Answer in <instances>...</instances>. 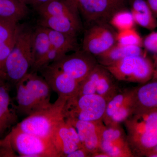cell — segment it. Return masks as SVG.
<instances>
[{
	"instance_id": "cell-11",
	"label": "cell",
	"mask_w": 157,
	"mask_h": 157,
	"mask_svg": "<svg viewBox=\"0 0 157 157\" xmlns=\"http://www.w3.org/2000/svg\"><path fill=\"white\" fill-rule=\"evenodd\" d=\"M116 42V34L106 24L94 25L85 34L82 49L97 56L106 52Z\"/></svg>"
},
{
	"instance_id": "cell-6",
	"label": "cell",
	"mask_w": 157,
	"mask_h": 157,
	"mask_svg": "<svg viewBox=\"0 0 157 157\" xmlns=\"http://www.w3.org/2000/svg\"><path fill=\"white\" fill-rule=\"evenodd\" d=\"M107 101L97 94L75 95L67 100L63 108L65 119L103 121Z\"/></svg>"
},
{
	"instance_id": "cell-39",
	"label": "cell",
	"mask_w": 157,
	"mask_h": 157,
	"mask_svg": "<svg viewBox=\"0 0 157 157\" xmlns=\"http://www.w3.org/2000/svg\"><path fill=\"white\" fill-rule=\"evenodd\" d=\"M156 56H157V55H156Z\"/></svg>"
},
{
	"instance_id": "cell-18",
	"label": "cell",
	"mask_w": 157,
	"mask_h": 157,
	"mask_svg": "<svg viewBox=\"0 0 157 157\" xmlns=\"http://www.w3.org/2000/svg\"><path fill=\"white\" fill-rule=\"evenodd\" d=\"M143 55L145 54L141 47L117 43L104 53L96 56V59L100 64L106 67L127 57Z\"/></svg>"
},
{
	"instance_id": "cell-12",
	"label": "cell",
	"mask_w": 157,
	"mask_h": 157,
	"mask_svg": "<svg viewBox=\"0 0 157 157\" xmlns=\"http://www.w3.org/2000/svg\"><path fill=\"white\" fill-rule=\"evenodd\" d=\"M39 72L58 97L68 100L78 92L79 82L70 75L49 64Z\"/></svg>"
},
{
	"instance_id": "cell-23",
	"label": "cell",
	"mask_w": 157,
	"mask_h": 157,
	"mask_svg": "<svg viewBox=\"0 0 157 157\" xmlns=\"http://www.w3.org/2000/svg\"><path fill=\"white\" fill-rule=\"evenodd\" d=\"M34 9L40 17L68 16L79 17L62 0H49Z\"/></svg>"
},
{
	"instance_id": "cell-4",
	"label": "cell",
	"mask_w": 157,
	"mask_h": 157,
	"mask_svg": "<svg viewBox=\"0 0 157 157\" xmlns=\"http://www.w3.org/2000/svg\"><path fill=\"white\" fill-rule=\"evenodd\" d=\"M67 101L58 97L53 104L28 116L14 128L31 135L50 138L54 130L65 120L63 108Z\"/></svg>"
},
{
	"instance_id": "cell-33",
	"label": "cell",
	"mask_w": 157,
	"mask_h": 157,
	"mask_svg": "<svg viewBox=\"0 0 157 157\" xmlns=\"http://www.w3.org/2000/svg\"><path fill=\"white\" fill-rule=\"evenodd\" d=\"M27 5H31L34 8L44 4L49 0H23Z\"/></svg>"
},
{
	"instance_id": "cell-35",
	"label": "cell",
	"mask_w": 157,
	"mask_h": 157,
	"mask_svg": "<svg viewBox=\"0 0 157 157\" xmlns=\"http://www.w3.org/2000/svg\"><path fill=\"white\" fill-rule=\"evenodd\" d=\"M154 70L153 76L152 79H157V56L156 55L154 56Z\"/></svg>"
},
{
	"instance_id": "cell-34",
	"label": "cell",
	"mask_w": 157,
	"mask_h": 157,
	"mask_svg": "<svg viewBox=\"0 0 157 157\" xmlns=\"http://www.w3.org/2000/svg\"><path fill=\"white\" fill-rule=\"evenodd\" d=\"M155 17H157V0H146Z\"/></svg>"
},
{
	"instance_id": "cell-2",
	"label": "cell",
	"mask_w": 157,
	"mask_h": 157,
	"mask_svg": "<svg viewBox=\"0 0 157 157\" xmlns=\"http://www.w3.org/2000/svg\"><path fill=\"white\" fill-rule=\"evenodd\" d=\"M17 110L29 116L46 108L50 102L52 90L37 72H29L16 85Z\"/></svg>"
},
{
	"instance_id": "cell-28",
	"label": "cell",
	"mask_w": 157,
	"mask_h": 157,
	"mask_svg": "<svg viewBox=\"0 0 157 157\" xmlns=\"http://www.w3.org/2000/svg\"><path fill=\"white\" fill-rule=\"evenodd\" d=\"M136 110V106L134 93L133 95L120 107L117 112L112 117L107 126L120 125L121 123L124 122L133 115Z\"/></svg>"
},
{
	"instance_id": "cell-16",
	"label": "cell",
	"mask_w": 157,
	"mask_h": 157,
	"mask_svg": "<svg viewBox=\"0 0 157 157\" xmlns=\"http://www.w3.org/2000/svg\"><path fill=\"white\" fill-rule=\"evenodd\" d=\"M39 25L43 27L77 37L81 30L80 18L68 16L40 17Z\"/></svg>"
},
{
	"instance_id": "cell-8",
	"label": "cell",
	"mask_w": 157,
	"mask_h": 157,
	"mask_svg": "<svg viewBox=\"0 0 157 157\" xmlns=\"http://www.w3.org/2000/svg\"><path fill=\"white\" fill-rule=\"evenodd\" d=\"M6 139L20 157H60L50 138L31 135L14 128Z\"/></svg>"
},
{
	"instance_id": "cell-37",
	"label": "cell",
	"mask_w": 157,
	"mask_h": 157,
	"mask_svg": "<svg viewBox=\"0 0 157 157\" xmlns=\"http://www.w3.org/2000/svg\"><path fill=\"white\" fill-rule=\"evenodd\" d=\"M146 157H157V145L146 155Z\"/></svg>"
},
{
	"instance_id": "cell-36",
	"label": "cell",
	"mask_w": 157,
	"mask_h": 157,
	"mask_svg": "<svg viewBox=\"0 0 157 157\" xmlns=\"http://www.w3.org/2000/svg\"><path fill=\"white\" fill-rule=\"evenodd\" d=\"M91 157H109V156L104 152L100 150L99 151L96 152L94 153L92 155Z\"/></svg>"
},
{
	"instance_id": "cell-9",
	"label": "cell",
	"mask_w": 157,
	"mask_h": 157,
	"mask_svg": "<svg viewBox=\"0 0 157 157\" xmlns=\"http://www.w3.org/2000/svg\"><path fill=\"white\" fill-rule=\"evenodd\" d=\"M114 78L107 68L98 64L79 82L76 95L97 94L104 98L107 102L119 91Z\"/></svg>"
},
{
	"instance_id": "cell-17",
	"label": "cell",
	"mask_w": 157,
	"mask_h": 157,
	"mask_svg": "<svg viewBox=\"0 0 157 157\" xmlns=\"http://www.w3.org/2000/svg\"><path fill=\"white\" fill-rule=\"evenodd\" d=\"M50 48V40L46 29L38 25L33 31L32 42L33 65L30 72L38 73L39 65L48 54Z\"/></svg>"
},
{
	"instance_id": "cell-21",
	"label": "cell",
	"mask_w": 157,
	"mask_h": 157,
	"mask_svg": "<svg viewBox=\"0 0 157 157\" xmlns=\"http://www.w3.org/2000/svg\"><path fill=\"white\" fill-rule=\"evenodd\" d=\"M135 23L149 30L157 27V21L146 0H134L131 9Z\"/></svg>"
},
{
	"instance_id": "cell-10",
	"label": "cell",
	"mask_w": 157,
	"mask_h": 157,
	"mask_svg": "<svg viewBox=\"0 0 157 157\" xmlns=\"http://www.w3.org/2000/svg\"><path fill=\"white\" fill-rule=\"evenodd\" d=\"M96 57L85 51L78 50L65 55L51 65L80 82L98 64Z\"/></svg>"
},
{
	"instance_id": "cell-3",
	"label": "cell",
	"mask_w": 157,
	"mask_h": 157,
	"mask_svg": "<svg viewBox=\"0 0 157 157\" xmlns=\"http://www.w3.org/2000/svg\"><path fill=\"white\" fill-rule=\"evenodd\" d=\"M33 29L26 24H18L14 47L5 62L2 77H6L15 85L29 73L33 65Z\"/></svg>"
},
{
	"instance_id": "cell-7",
	"label": "cell",
	"mask_w": 157,
	"mask_h": 157,
	"mask_svg": "<svg viewBox=\"0 0 157 157\" xmlns=\"http://www.w3.org/2000/svg\"><path fill=\"white\" fill-rule=\"evenodd\" d=\"M105 67L117 80L141 84L151 80L154 70L146 55L127 57Z\"/></svg>"
},
{
	"instance_id": "cell-5",
	"label": "cell",
	"mask_w": 157,
	"mask_h": 157,
	"mask_svg": "<svg viewBox=\"0 0 157 157\" xmlns=\"http://www.w3.org/2000/svg\"><path fill=\"white\" fill-rule=\"evenodd\" d=\"M86 23L106 24L114 13L123 9L126 0H62Z\"/></svg>"
},
{
	"instance_id": "cell-31",
	"label": "cell",
	"mask_w": 157,
	"mask_h": 157,
	"mask_svg": "<svg viewBox=\"0 0 157 157\" xmlns=\"http://www.w3.org/2000/svg\"><path fill=\"white\" fill-rule=\"evenodd\" d=\"M143 46L147 51L157 55V32H153L143 39Z\"/></svg>"
},
{
	"instance_id": "cell-13",
	"label": "cell",
	"mask_w": 157,
	"mask_h": 157,
	"mask_svg": "<svg viewBox=\"0 0 157 157\" xmlns=\"http://www.w3.org/2000/svg\"><path fill=\"white\" fill-rule=\"evenodd\" d=\"M50 138L60 157H67L82 147L76 129L65 119L54 130Z\"/></svg>"
},
{
	"instance_id": "cell-14",
	"label": "cell",
	"mask_w": 157,
	"mask_h": 157,
	"mask_svg": "<svg viewBox=\"0 0 157 157\" xmlns=\"http://www.w3.org/2000/svg\"><path fill=\"white\" fill-rule=\"evenodd\" d=\"M66 120V119H65ZM66 120L73 125L78 134L82 146L92 155L100 150L103 121Z\"/></svg>"
},
{
	"instance_id": "cell-24",
	"label": "cell",
	"mask_w": 157,
	"mask_h": 157,
	"mask_svg": "<svg viewBox=\"0 0 157 157\" xmlns=\"http://www.w3.org/2000/svg\"><path fill=\"white\" fill-rule=\"evenodd\" d=\"M10 106L9 92L6 87L0 85V135L16 122L17 116Z\"/></svg>"
},
{
	"instance_id": "cell-25",
	"label": "cell",
	"mask_w": 157,
	"mask_h": 157,
	"mask_svg": "<svg viewBox=\"0 0 157 157\" xmlns=\"http://www.w3.org/2000/svg\"><path fill=\"white\" fill-rule=\"evenodd\" d=\"M134 90L135 89L124 90L121 92L119 91L107 101L103 119V122L105 125L107 126L109 124L112 117L117 112L120 107L133 95Z\"/></svg>"
},
{
	"instance_id": "cell-27",
	"label": "cell",
	"mask_w": 157,
	"mask_h": 157,
	"mask_svg": "<svg viewBox=\"0 0 157 157\" xmlns=\"http://www.w3.org/2000/svg\"><path fill=\"white\" fill-rule=\"evenodd\" d=\"M109 22L118 32L134 28L135 24L131 11L124 9L114 13Z\"/></svg>"
},
{
	"instance_id": "cell-29",
	"label": "cell",
	"mask_w": 157,
	"mask_h": 157,
	"mask_svg": "<svg viewBox=\"0 0 157 157\" xmlns=\"http://www.w3.org/2000/svg\"><path fill=\"white\" fill-rule=\"evenodd\" d=\"M101 140L123 144H129L127 135L120 125H104L101 132Z\"/></svg>"
},
{
	"instance_id": "cell-20",
	"label": "cell",
	"mask_w": 157,
	"mask_h": 157,
	"mask_svg": "<svg viewBox=\"0 0 157 157\" xmlns=\"http://www.w3.org/2000/svg\"><path fill=\"white\" fill-rule=\"evenodd\" d=\"M46 29L51 47L56 52L60 59L70 52L78 50L77 37Z\"/></svg>"
},
{
	"instance_id": "cell-32",
	"label": "cell",
	"mask_w": 157,
	"mask_h": 157,
	"mask_svg": "<svg viewBox=\"0 0 157 157\" xmlns=\"http://www.w3.org/2000/svg\"><path fill=\"white\" fill-rule=\"evenodd\" d=\"M67 157H91V155L82 147H79L67 155Z\"/></svg>"
},
{
	"instance_id": "cell-15",
	"label": "cell",
	"mask_w": 157,
	"mask_h": 157,
	"mask_svg": "<svg viewBox=\"0 0 157 157\" xmlns=\"http://www.w3.org/2000/svg\"><path fill=\"white\" fill-rule=\"evenodd\" d=\"M18 22L0 17V76L2 74L6 59L14 47Z\"/></svg>"
},
{
	"instance_id": "cell-26",
	"label": "cell",
	"mask_w": 157,
	"mask_h": 157,
	"mask_svg": "<svg viewBox=\"0 0 157 157\" xmlns=\"http://www.w3.org/2000/svg\"><path fill=\"white\" fill-rule=\"evenodd\" d=\"M100 150L107 154L109 157H135L129 144L101 140Z\"/></svg>"
},
{
	"instance_id": "cell-22",
	"label": "cell",
	"mask_w": 157,
	"mask_h": 157,
	"mask_svg": "<svg viewBox=\"0 0 157 157\" xmlns=\"http://www.w3.org/2000/svg\"><path fill=\"white\" fill-rule=\"evenodd\" d=\"M27 6L23 0H0V17L18 22L28 16Z\"/></svg>"
},
{
	"instance_id": "cell-1",
	"label": "cell",
	"mask_w": 157,
	"mask_h": 157,
	"mask_svg": "<svg viewBox=\"0 0 157 157\" xmlns=\"http://www.w3.org/2000/svg\"><path fill=\"white\" fill-rule=\"evenodd\" d=\"M134 156H146L157 145V109L137 110L124 122Z\"/></svg>"
},
{
	"instance_id": "cell-38",
	"label": "cell",
	"mask_w": 157,
	"mask_h": 157,
	"mask_svg": "<svg viewBox=\"0 0 157 157\" xmlns=\"http://www.w3.org/2000/svg\"><path fill=\"white\" fill-rule=\"evenodd\" d=\"M1 144H2V140H0V145H1Z\"/></svg>"
},
{
	"instance_id": "cell-19",
	"label": "cell",
	"mask_w": 157,
	"mask_h": 157,
	"mask_svg": "<svg viewBox=\"0 0 157 157\" xmlns=\"http://www.w3.org/2000/svg\"><path fill=\"white\" fill-rule=\"evenodd\" d=\"M135 89L137 110L157 109V79H152Z\"/></svg>"
},
{
	"instance_id": "cell-30",
	"label": "cell",
	"mask_w": 157,
	"mask_h": 157,
	"mask_svg": "<svg viewBox=\"0 0 157 157\" xmlns=\"http://www.w3.org/2000/svg\"><path fill=\"white\" fill-rule=\"evenodd\" d=\"M117 43L125 45L143 46V39L135 29L119 31L116 34Z\"/></svg>"
}]
</instances>
